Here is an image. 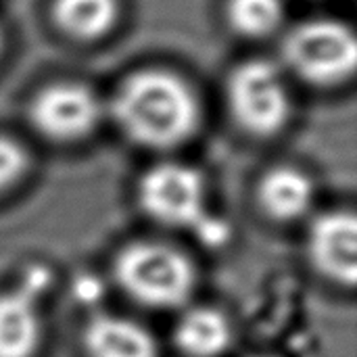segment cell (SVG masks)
I'll list each match as a JSON object with an SVG mask.
<instances>
[{
	"label": "cell",
	"instance_id": "6da1fadb",
	"mask_svg": "<svg viewBox=\"0 0 357 357\" xmlns=\"http://www.w3.org/2000/svg\"><path fill=\"white\" fill-rule=\"evenodd\" d=\"M113 117L132 142L146 149H172L195 132L199 105L180 77L149 69L130 75L119 86Z\"/></svg>",
	"mask_w": 357,
	"mask_h": 357
},
{
	"label": "cell",
	"instance_id": "7a4b0ae2",
	"mask_svg": "<svg viewBox=\"0 0 357 357\" xmlns=\"http://www.w3.org/2000/svg\"><path fill=\"white\" fill-rule=\"evenodd\" d=\"M115 278L134 301L157 310L186 303L195 289L192 264L180 251L155 243L123 249L115 261Z\"/></svg>",
	"mask_w": 357,
	"mask_h": 357
},
{
	"label": "cell",
	"instance_id": "3957f363",
	"mask_svg": "<svg viewBox=\"0 0 357 357\" xmlns=\"http://www.w3.org/2000/svg\"><path fill=\"white\" fill-rule=\"evenodd\" d=\"M282 54L287 65L305 82L331 86L354 73L357 42L354 31L339 21H307L287 36Z\"/></svg>",
	"mask_w": 357,
	"mask_h": 357
},
{
	"label": "cell",
	"instance_id": "277c9868",
	"mask_svg": "<svg viewBox=\"0 0 357 357\" xmlns=\"http://www.w3.org/2000/svg\"><path fill=\"white\" fill-rule=\"evenodd\" d=\"M228 102L234 119L257 136L282 130L291 113L287 84L280 71L266 61L243 63L230 73Z\"/></svg>",
	"mask_w": 357,
	"mask_h": 357
},
{
	"label": "cell",
	"instance_id": "5b68a950",
	"mask_svg": "<svg viewBox=\"0 0 357 357\" xmlns=\"http://www.w3.org/2000/svg\"><path fill=\"white\" fill-rule=\"evenodd\" d=\"M142 209L159 224L176 228H195L205 215L203 176L182 163H161L142 176Z\"/></svg>",
	"mask_w": 357,
	"mask_h": 357
},
{
	"label": "cell",
	"instance_id": "8992f818",
	"mask_svg": "<svg viewBox=\"0 0 357 357\" xmlns=\"http://www.w3.org/2000/svg\"><path fill=\"white\" fill-rule=\"evenodd\" d=\"M100 119V100L82 84H54L31 105V123L52 140H75L90 134Z\"/></svg>",
	"mask_w": 357,
	"mask_h": 357
},
{
	"label": "cell",
	"instance_id": "52a82bcc",
	"mask_svg": "<svg viewBox=\"0 0 357 357\" xmlns=\"http://www.w3.org/2000/svg\"><path fill=\"white\" fill-rule=\"evenodd\" d=\"M48 274L33 270L15 291L0 295V357H31L42 337V318L36 305L46 289Z\"/></svg>",
	"mask_w": 357,
	"mask_h": 357
},
{
	"label": "cell",
	"instance_id": "ba28073f",
	"mask_svg": "<svg viewBox=\"0 0 357 357\" xmlns=\"http://www.w3.org/2000/svg\"><path fill=\"white\" fill-rule=\"evenodd\" d=\"M310 253L316 268L335 282L354 287L357 278V222L351 213L320 215L310 230Z\"/></svg>",
	"mask_w": 357,
	"mask_h": 357
},
{
	"label": "cell",
	"instance_id": "9c48e42d",
	"mask_svg": "<svg viewBox=\"0 0 357 357\" xmlns=\"http://www.w3.org/2000/svg\"><path fill=\"white\" fill-rule=\"evenodd\" d=\"M84 347L90 357H157L153 335L119 316L92 318L84 331Z\"/></svg>",
	"mask_w": 357,
	"mask_h": 357
},
{
	"label": "cell",
	"instance_id": "30bf717a",
	"mask_svg": "<svg viewBox=\"0 0 357 357\" xmlns=\"http://www.w3.org/2000/svg\"><path fill=\"white\" fill-rule=\"evenodd\" d=\"M259 203L274 220H297L314 203V184L297 167H276L259 184Z\"/></svg>",
	"mask_w": 357,
	"mask_h": 357
},
{
	"label": "cell",
	"instance_id": "8fae6325",
	"mask_svg": "<svg viewBox=\"0 0 357 357\" xmlns=\"http://www.w3.org/2000/svg\"><path fill=\"white\" fill-rule=\"evenodd\" d=\"M178 347L190 357L222 356L232 343L228 320L209 307H197L182 316L176 328Z\"/></svg>",
	"mask_w": 357,
	"mask_h": 357
},
{
	"label": "cell",
	"instance_id": "7c38bea8",
	"mask_svg": "<svg viewBox=\"0 0 357 357\" xmlns=\"http://www.w3.org/2000/svg\"><path fill=\"white\" fill-rule=\"evenodd\" d=\"M119 15L117 0H56L54 19L63 31L79 40L107 33Z\"/></svg>",
	"mask_w": 357,
	"mask_h": 357
},
{
	"label": "cell",
	"instance_id": "4fadbf2b",
	"mask_svg": "<svg viewBox=\"0 0 357 357\" xmlns=\"http://www.w3.org/2000/svg\"><path fill=\"white\" fill-rule=\"evenodd\" d=\"M228 19L247 38H264L278 29L284 19L282 0H230Z\"/></svg>",
	"mask_w": 357,
	"mask_h": 357
},
{
	"label": "cell",
	"instance_id": "5bb4252c",
	"mask_svg": "<svg viewBox=\"0 0 357 357\" xmlns=\"http://www.w3.org/2000/svg\"><path fill=\"white\" fill-rule=\"evenodd\" d=\"M25 172V153L10 138L0 136V190L8 188Z\"/></svg>",
	"mask_w": 357,
	"mask_h": 357
},
{
	"label": "cell",
	"instance_id": "9a60e30c",
	"mask_svg": "<svg viewBox=\"0 0 357 357\" xmlns=\"http://www.w3.org/2000/svg\"><path fill=\"white\" fill-rule=\"evenodd\" d=\"M195 230H197L199 238L205 245H209V247L222 245L228 238V226H226V222L220 220V218H213L209 213L195 226Z\"/></svg>",
	"mask_w": 357,
	"mask_h": 357
},
{
	"label": "cell",
	"instance_id": "2e32d148",
	"mask_svg": "<svg viewBox=\"0 0 357 357\" xmlns=\"http://www.w3.org/2000/svg\"><path fill=\"white\" fill-rule=\"evenodd\" d=\"M98 289H100V287H98V282H96L94 278H84V280L77 282V295H79L84 301H92L94 295L100 293Z\"/></svg>",
	"mask_w": 357,
	"mask_h": 357
},
{
	"label": "cell",
	"instance_id": "e0dca14e",
	"mask_svg": "<svg viewBox=\"0 0 357 357\" xmlns=\"http://www.w3.org/2000/svg\"><path fill=\"white\" fill-rule=\"evenodd\" d=\"M253 357H274V356H253Z\"/></svg>",
	"mask_w": 357,
	"mask_h": 357
},
{
	"label": "cell",
	"instance_id": "ac0fdd59",
	"mask_svg": "<svg viewBox=\"0 0 357 357\" xmlns=\"http://www.w3.org/2000/svg\"><path fill=\"white\" fill-rule=\"evenodd\" d=\"M0 48H2V36H0Z\"/></svg>",
	"mask_w": 357,
	"mask_h": 357
}]
</instances>
